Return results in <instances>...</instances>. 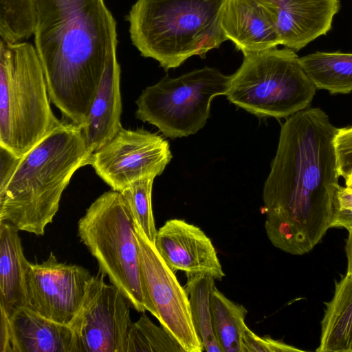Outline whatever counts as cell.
Listing matches in <instances>:
<instances>
[{
	"label": "cell",
	"instance_id": "obj_1",
	"mask_svg": "<svg viewBox=\"0 0 352 352\" xmlns=\"http://www.w3.org/2000/svg\"><path fill=\"white\" fill-rule=\"evenodd\" d=\"M338 130L320 108L297 112L281 126L263 200L267 236L285 253H309L332 228L340 187Z\"/></svg>",
	"mask_w": 352,
	"mask_h": 352
},
{
	"label": "cell",
	"instance_id": "obj_2",
	"mask_svg": "<svg viewBox=\"0 0 352 352\" xmlns=\"http://www.w3.org/2000/svg\"><path fill=\"white\" fill-rule=\"evenodd\" d=\"M34 43L51 102L82 127L107 65L116 23L104 0H34Z\"/></svg>",
	"mask_w": 352,
	"mask_h": 352
},
{
	"label": "cell",
	"instance_id": "obj_3",
	"mask_svg": "<svg viewBox=\"0 0 352 352\" xmlns=\"http://www.w3.org/2000/svg\"><path fill=\"white\" fill-rule=\"evenodd\" d=\"M91 157L82 127L62 120L21 157L8 184L0 190V222L43 235L73 175L90 164Z\"/></svg>",
	"mask_w": 352,
	"mask_h": 352
},
{
	"label": "cell",
	"instance_id": "obj_4",
	"mask_svg": "<svg viewBox=\"0 0 352 352\" xmlns=\"http://www.w3.org/2000/svg\"><path fill=\"white\" fill-rule=\"evenodd\" d=\"M225 0H137L126 20L133 45L168 71L228 41L221 26Z\"/></svg>",
	"mask_w": 352,
	"mask_h": 352
},
{
	"label": "cell",
	"instance_id": "obj_5",
	"mask_svg": "<svg viewBox=\"0 0 352 352\" xmlns=\"http://www.w3.org/2000/svg\"><path fill=\"white\" fill-rule=\"evenodd\" d=\"M34 46L0 39V146L22 157L60 126Z\"/></svg>",
	"mask_w": 352,
	"mask_h": 352
},
{
	"label": "cell",
	"instance_id": "obj_6",
	"mask_svg": "<svg viewBox=\"0 0 352 352\" xmlns=\"http://www.w3.org/2000/svg\"><path fill=\"white\" fill-rule=\"evenodd\" d=\"M78 235L108 276L138 311H148L134 222L119 191L98 197L78 223Z\"/></svg>",
	"mask_w": 352,
	"mask_h": 352
},
{
	"label": "cell",
	"instance_id": "obj_7",
	"mask_svg": "<svg viewBox=\"0 0 352 352\" xmlns=\"http://www.w3.org/2000/svg\"><path fill=\"white\" fill-rule=\"evenodd\" d=\"M296 52L277 47L243 56L230 76L228 100L259 117H289L309 107L317 88Z\"/></svg>",
	"mask_w": 352,
	"mask_h": 352
},
{
	"label": "cell",
	"instance_id": "obj_8",
	"mask_svg": "<svg viewBox=\"0 0 352 352\" xmlns=\"http://www.w3.org/2000/svg\"><path fill=\"white\" fill-rule=\"evenodd\" d=\"M230 81V76L209 67L177 78L166 75L142 91L135 117L170 138L195 134L206 124L212 99L226 94Z\"/></svg>",
	"mask_w": 352,
	"mask_h": 352
},
{
	"label": "cell",
	"instance_id": "obj_9",
	"mask_svg": "<svg viewBox=\"0 0 352 352\" xmlns=\"http://www.w3.org/2000/svg\"><path fill=\"white\" fill-rule=\"evenodd\" d=\"M136 231V230H135ZM142 283L148 312L182 346L185 352L204 350L194 327L188 296L174 271L155 245L136 231Z\"/></svg>",
	"mask_w": 352,
	"mask_h": 352
},
{
	"label": "cell",
	"instance_id": "obj_10",
	"mask_svg": "<svg viewBox=\"0 0 352 352\" xmlns=\"http://www.w3.org/2000/svg\"><path fill=\"white\" fill-rule=\"evenodd\" d=\"M171 158L169 144L160 135L122 127L92 154L89 165L111 190L121 192L137 180L160 175Z\"/></svg>",
	"mask_w": 352,
	"mask_h": 352
},
{
	"label": "cell",
	"instance_id": "obj_11",
	"mask_svg": "<svg viewBox=\"0 0 352 352\" xmlns=\"http://www.w3.org/2000/svg\"><path fill=\"white\" fill-rule=\"evenodd\" d=\"M100 270L93 275L82 303L69 323L80 352H126L133 322L131 305L120 289L104 281Z\"/></svg>",
	"mask_w": 352,
	"mask_h": 352
},
{
	"label": "cell",
	"instance_id": "obj_12",
	"mask_svg": "<svg viewBox=\"0 0 352 352\" xmlns=\"http://www.w3.org/2000/svg\"><path fill=\"white\" fill-rule=\"evenodd\" d=\"M92 276L82 266L58 262L52 252L41 263H30L29 307L50 320L69 325L82 303Z\"/></svg>",
	"mask_w": 352,
	"mask_h": 352
},
{
	"label": "cell",
	"instance_id": "obj_13",
	"mask_svg": "<svg viewBox=\"0 0 352 352\" xmlns=\"http://www.w3.org/2000/svg\"><path fill=\"white\" fill-rule=\"evenodd\" d=\"M274 23L281 45L298 52L331 30L339 0H254Z\"/></svg>",
	"mask_w": 352,
	"mask_h": 352
},
{
	"label": "cell",
	"instance_id": "obj_14",
	"mask_svg": "<svg viewBox=\"0 0 352 352\" xmlns=\"http://www.w3.org/2000/svg\"><path fill=\"white\" fill-rule=\"evenodd\" d=\"M155 246L173 271L206 274L221 280L225 273L210 238L184 220H168L157 230Z\"/></svg>",
	"mask_w": 352,
	"mask_h": 352
},
{
	"label": "cell",
	"instance_id": "obj_15",
	"mask_svg": "<svg viewBox=\"0 0 352 352\" xmlns=\"http://www.w3.org/2000/svg\"><path fill=\"white\" fill-rule=\"evenodd\" d=\"M221 26L227 40L243 56L281 45L274 23L254 0H225Z\"/></svg>",
	"mask_w": 352,
	"mask_h": 352
},
{
	"label": "cell",
	"instance_id": "obj_16",
	"mask_svg": "<svg viewBox=\"0 0 352 352\" xmlns=\"http://www.w3.org/2000/svg\"><path fill=\"white\" fill-rule=\"evenodd\" d=\"M10 352H80L72 329L28 307L9 317Z\"/></svg>",
	"mask_w": 352,
	"mask_h": 352
},
{
	"label": "cell",
	"instance_id": "obj_17",
	"mask_svg": "<svg viewBox=\"0 0 352 352\" xmlns=\"http://www.w3.org/2000/svg\"><path fill=\"white\" fill-rule=\"evenodd\" d=\"M121 113L120 67L117 60L106 67L87 121L82 127L90 155L109 141L122 127Z\"/></svg>",
	"mask_w": 352,
	"mask_h": 352
},
{
	"label": "cell",
	"instance_id": "obj_18",
	"mask_svg": "<svg viewBox=\"0 0 352 352\" xmlns=\"http://www.w3.org/2000/svg\"><path fill=\"white\" fill-rule=\"evenodd\" d=\"M8 222H0V309L8 317L21 307H28L25 258L18 234Z\"/></svg>",
	"mask_w": 352,
	"mask_h": 352
},
{
	"label": "cell",
	"instance_id": "obj_19",
	"mask_svg": "<svg viewBox=\"0 0 352 352\" xmlns=\"http://www.w3.org/2000/svg\"><path fill=\"white\" fill-rule=\"evenodd\" d=\"M318 352H352V274L335 283L332 298L324 303Z\"/></svg>",
	"mask_w": 352,
	"mask_h": 352
},
{
	"label": "cell",
	"instance_id": "obj_20",
	"mask_svg": "<svg viewBox=\"0 0 352 352\" xmlns=\"http://www.w3.org/2000/svg\"><path fill=\"white\" fill-rule=\"evenodd\" d=\"M299 59L317 89L331 94L352 91V53L316 52Z\"/></svg>",
	"mask_w": 352,
	"mask_h": 352
},
{
	"label": "cell",
	"instance_id": "obj_21",
	"mask_svg": "<svg viewBox=\"0 0 352 352\" xmlns=\"http://www.w3.org/2000/svg\"><path fill=\"white\" fill-rule=\"evenodd\" d=\"M212 322L223 352H243L246 308L228 298L216 287L210 296Z\"/></svg>",
	"mask_w": 352,
	"mask_h": 352
},
{
	"label": "cell",
	"instance_id": "obj_22",
	"mask_svg": "<svg viewBox=\"0 0 352 352\" xmlns=\"http://www.w3.org/2000/svg\"><path fill=\"white\" fill-rule=\"evenodd\" d=\"M186 290L196 333L205 351L223 352L213 331L210 296L215 278L206 274H187Z\"/></svg>",
	"mask_w": 352,
	"mask_h": 352
},
{
	"label": "cell",
	"instance_id": "obj_23",
	"mask_svg": "<svg viewBox=\"0 0 352 352\" xmlns=\"http://www.w3.org/2000/svg\"><path fill=\"white\" fill-rule=\"evenodd\" d=\"M154 179L149 177L137 180L120 192L133 220L135 230L153 244L157 232L152 208Z\"/></svg>",
	"mask_w": 352,
	"mask_h": 352
},
{
	"label": "cell",
	"instance_id": "obj_24",
	"mask_svg": "<svg viewBox=\"0 0 352 352\" xmlns=\"http://www.w3.org/2000/svg\"><path fill=\"white\" fill-rule=\"evenodd\" d=\"M34 0H0V36L8 43L23 42L34 32Z\"/></svg>",
	"mask_w": 352,
	"mask_h": 352
},
{
	"label": "cell",
	"instance_id": "obj_25",
	"mask_svg": "<svg viewBox=\"0 0 352 352\" xmlns=\"http://www.w3.org/2000/svg\"><path fill=\"white\" fill-rule=\"evenodd\" d=\"M185 352L177 340L163 327L155 324L142 313L131 324L126 352Z\"/></svg>",
	"mask_w": 352,
	"mask_h": 352
},
{
	"label": "cell",
	"instance_id": "obj_26",
	"mask_svg": "<svg viewBox=\"0 0 352 352\" xmlns=\"http://www.w3.org/2000/svg\"><path fill=\"white\" fill-rule=\"evenodd\" d=\"M243 352H293L302 351L283 341L274 340L268 336H259L247 325L243 333Z\"/></svg>",
	"mask_w": 352,
	"mask_h": 352
},
{
	"label": "cell",
	"instance_id": "obj_27",
	"mask_svg": "<svg viewBox=\"0 0 352 352\" xmlns=\"http://www.w3.org/2000/svg\"><path fill=\"white\" fill-rule=\"evenodd\" d=\"M334 145L338 173L346 181L352 177V126L338 129Z\"/></svg>",
	"mask_w": 352,
	"mask_h": 352
},
{
	"label": "cell",
	"instance_id": "obj_28",
	"mask_svg": "<svg viewBox=\"0 0 352 352\" xmlns=\"http://www.w3.org/2000/svg\"><path fill=\"white\" fill-rule=\"evenodd\" d=\"M352 228V192L346 187H340L336 197L332 228Z\"/></svg>",
	"mask_w": 352,
	"mask_h": 352
},
{
	"label": "cell",
	"instance_id": "obj_29",
	"mask_svg": "<svg viewBox=\"0 0 352 352\" xmlns=\"http://www.w3.org/2000/svg\"><path fill=\"white\" fill-rule=\"evenodd\" d=\"M1 171L0 190H3L17 168L21 157H19L9 150L0 146Z\"/></svg>",
	"mask_w": 352,
	"mask_h": 352
},
{
	"label": "cell",
	"instance_id": "obj_30",
	"mask_svg": "<svg viewBox=\"0 0 352 352\" xmlns=\"http://www.w3.org/2000/svg\"><path fill=\"white\" fill-rule=\"evenodd\" d=\"M348 232L349 235L345 247L347 258V269L346 274H352V228L348 229Z\"/></svg>",
	"mask_w": 352,
	"mask_h": 352
},
{
	"label": "cell",
	"instance_id": "obj_31",
	"mask_svg": "<svg viewBox=\"0 0 352 352\" xmlns=\"http://www.w3.org/2000/svg\"><path fill=\"white\" fill-rule=\"evenodd\" d=\"M346 186L352 185V177L349 178V179L345 181Z\"/></svg>",
	"mask_w": 352,
	"mask_h": 352
},
{
	"label": "cell",
	"instance_id": "obj_32",
	"mask_svg": "<svg viewBox=\"0 0 352 352\" xmlns=\"http://www.w3.org/2000/svg\"><path fill=\"white\" fill-rule=\"evenodd\" d=\"M346 188H347L350 192H352V185H349V186H346Z\"/></svg>",
	"mask_w": 352,
	"mask_h": 352
}]
</instances>
